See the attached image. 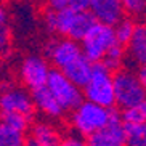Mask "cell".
I'll list each match as a JSON object with an SVG mask.
<instances>
[{
    "instance_id": "1",
    "label": "cell",
    "mask_w": 146,
    "mask_h": 146,
    "mask_svg": "<svg viewBox=\"0 0 146 146\" xmlns=\"http://www.w3.org/2000/svg\"><path fill=\"white\" fill-rule=\"evenodd\" d=\"M43 55L53 64L56 71L63 72L68 79L82 87L87 84L90 77L92 64L80 48V43L76 40L60 37V39H50L43 47Z\"/></svg>"
},
{
    "instance_id": "2",
    "label": "cell",
    "mask_w": 146,
    "mask_h": 146,
    "mask_svg": "<svg viewBox=\"0 0 146 146\" xmlns=\"http://www.w3.org/2000/svg\"><path fill=\"white\" fill-rule=\"evenodd\" d=\"M42 23L50 34H58L60 37L80 42L87 31L96 21L90 11H77L68 7L60 11L47 8V11L43 13Z\"/></svg>"
},
{
    "instance_id": "3",
    "label": "cell",
    "mask_w": 146,
    "mask_h": 146,
    "mask_svg": "<svg viewBox=\"0 0 146 146\" xmlns=\"http://www.w3.org/2000/svg\"><path fill=\"white\" fill-rule=\"evenodd\" d=\"M112 71L106 68V66L100 61V63H93L90 71V77L87 80V84L82 88L84 98L96 103L100 106L104 108H114L116 101H114V84H112Z\"/></svg>"
},
{
    "instance_id": "4",
    "label": "cell",
    "mask_w": 146,
    "mask_h": 146,
    "mask_svg": "<svg viewBox=\"0 0 146 146\" xmlns=\"http://www.w3.org/2000/svg\"><path fill=\"white\" fill-rule=\"evenodd\" d=\"M112 108H104L88 100H82L72 109L71 124L80 137H88L108 124Z\"/></svg>"
},
{
    "instance_id": "5",
    "label": "cell",
    "mask_w": 146,
    "mask_h": 146,
    "mask_svg": "<svg viewBox=\"0 0 146 146\" xmlns=\"http://www.w3.org/2000/svg\"><path fill=\"white\" fill-rule=\"evenodd\" d=\"M114 84V101L120 109L141 103L146 100V93L137 77V72L130 69H119L112 74Z\"/></svg>"
},
{
    "instance_id": "6",
    "label": "cell",
    "mask_w": 146,
    "mask_h": 146,
    "mask_svg": "<svg viewBox=\"0 0 146 146\" xmlns=\"http://www.w3.org/2000/svg\"><path fill=\"white\" fill-rule=\"evenodd\" d=\"M116 35L112 26L95 23L90 29L87 31L84 39L80 40V48L84 55L88 58L90 63H100L103 60L106 52L116 43Z\"/></svg>"
},
{
    "instance_id": "7",
    "label": "cell",
    "mask_w": 146,
    "mask_h": 146,
    "mask_svg": "<svg viewBox=\"0 0 146 146\" xmlns=\"http://www.w3.org/2000/svg\"><path fill=\"white\" fill-rule=\"evenodd\" d=\"M50 93L55 96V100L60 103L63 111H72L84 100V93L79 85H76L71 79H68L63 72L52 69L48 74L47 84H45Z\"/></svg>"
},
{
    "instance_id": "8",
    "label": "cell",
    "mask_w": 146,
    "mask_h": 146,
    "mask_svg": "<svg viewBox=\"0 0 146 146\" xmlns=\"http://www.w3.org/2000/svg\"><path fill=\"white\" fill-rule=\"evenodd\" d=\"M35 112L31 93L21 87L3 85L0 87V116L19 114L32 119Z\"/></svg>"
},
{
    "instance_id": "9",
    "label": "cell",
    "mask_w": 146,
    "mask_h": 146,
    "mask_svg": "<svg viewBox=\"0 0 146 146\" xmlns=\"http://www.w3.org/2000/svg\"><path fill=\"white\" fill-rule=\"evenodd\" d=\"M85 138L87 146H125L124 122L120 114L112 108L108 124Z\"/></svg>"
},
{
    "instance_id": "10",
    "label": "cell",
    "mask_w": 146,
    "mask_h": 146,
    "mask_svg": "<svg viewBox=\"0 0 146 146\" xmlns=\"http://www.w3.org/2000/svg\"><path fill=\"white\" fill-rule=\"evenodd\" d=\"M52 68L48 61L40 55H29L21 61L19 66V79L23 85L27 87L31 92L35 88H40L47 84L48 74Z\"/></svg>"
},
{
    "instance_id": "11",
    "label": "cell",
    "mask_w": 146,
    "mask_h": 146,
    "mask_svg": "<svg viewBox=\"0 0 146 146\" xmlns=\"http://www.w3.org/2000/svg\"><path fill=\"white\" fill-rule=\"evenodd\" d=\"M88 11L96 23L114 26L119 19L125 16L120 0H92Z\"/></svg>"
},
{
    "instance_id": "12",
    "label": "cell",
    "mask_w": 146,
    "mask_h": 146,
    "mask_svg": "<svg viewBox=\"0 0 146 146\" xmlns=\"http://www.w3.org/2000/svg\"><path fill=\"white\" fill-rule=\"evenodd\" d=\"M127 58L137 68L146 66V27H145V24H137L132 39L125 45V60Z\"/></svg>"
},
{
    "instance_id": "13",
    "label": "cell",
    "mask_w": 146,
    "mask_h": 146,
    "mask_svg": "<svg viewBox=\"0 0 146 146\" xmlns=\"http://www.w3.org/2000/svg\"><path fill=\"white\" fill-rule=\"evenodd\" d=\"M31 98H32L35 109L48 117H61L64 112L63 108L60 106V103L55 100V96L50 93V90L45 85L31 92Z\"/></svg>"
},
{
    "instance_id": "14",
    "label": "cell",
    "mask_w": 146,
    "mask_h": 146,
    "mask_svg": "<svg viewBox=\"0 0 146 146\" xmlns=\"http://www.w3.org/2000/svg\"><path fill=\"white\" fill-rule=\"evenodd\" d=\"M0 146H26V135L0 120Z\"/></svg>"
},
{
    "instance_id": "15",
    "label": "cell",
    "mask_w": 146,
    "mask_h": 146,
    "mask_svg": "<svg viewBox=\"0 0 146 146\" xmlns=\"http://www.w3.org/2000/svg\"><path fill=\"white\" fill-rule=\"evenodd\" d=\"M125 146H146V120L140 124H124Z\"/></svg>"
},
{
    "instance_id": "16",
    "label": "cell",
    "mask_w": 146,
    "mask_h": 146,
    "mask_svg": "<svg viewBox=\"0 0 146 146\" xmlns=\"http://www.w3.org/2000/svg\"><path fill=\"white\" fill-rule=\"evenodd\" d=\"M101 63H103L109 71H112V72L122 69V66H124V63H125V47L120 45L119 42H116L106 52V55L103 56Z\"/></svg>"
},
{
    "instance_id": "17",
    "label": "cell",
    "mask_w": 146,
    "mask_h": 146,
    "mask_svg": "<svg viewBox=\"0 0 146 146\" xmlns=\"http://www.w3.org/2000/svg\"><path fill=\"white\" fill-rule=\"evenodd\" d=\"M135 27H137V23L133 21V18H122L112 26L114 29V35H116V40L120 45H127L129 40L132 39L133 32H135Z\"/></svg>"
},
{
    "instance_id": "18",
    "label": "cell",
    "mask_w": 146,
    "mask_h": 146,
    "mask_svg": "<svg viewBox=\"0 0 146 146\" xmlns=\"http://www.w3.org/2000/svg\"><path fill=\"white\" fill-rule=\"evenodd\" d=\"M122 122L124 124H140L146 120V100L141 103L130 106L127 109H122Z\"/></svg>"
},
{
    "instance_id": "19",
    "label": "cell",
    "mask_w": 146,
    "mask_h": 146,
    "mask_svg": "<svg viewBox=\"0 0 146 146\" xmlns=\"http://www.w3.org/2000/svg\"><path fill=\"white\" fill-rule=\"evenodd\" d=\"M120 5L129 16L140 18L146 13V0H120Z\"/></svg>"
},
{
    "instance_id": "20",
    "label": "cell",
    "mask_w": 146,
    "mask_h": 146,
    "mask_svg": "<svg viewBox=\"0 0 146 146\" xmlns=\"http://www.w3.org/2000/svg\"><path fill=\"white\" fill-rule=\"evenodd\" d=\"M0 120L8 124L10 127L13 129H18L21 132H26L31 125V120L29 117H24V116H19V114H7V116H0Z\"/></svg>"
},
{
    "instance_id": "21",
    "label": "cell",
    "mask_w": 146,
    "mask_h": 146,
    "mask_svg": "<svg viewBox=\"0 0 146 146\" xmlns=\"http://www.w3.org/2000/svg\"><path fill=\"white\" fill-rule=\"evenodd\" d=\"M10 48H11V29L7 24L0 27V56L7 55Z\"/></svg>"
},
{
    "instance_id": "22",
    "label": "cell",
    "mask_w": 146,
    "mask_h": 146,
    "mask_svg": "<svg viewBox=\"0 0 146 146\" xmlns=\"http://www.w3.org/2000/svg\"><path fill=\"white\" fill-rule=\"evenodd\" d=\"M47 2V8L48 10H55V11H60V10H64L69 7L71 0H45Z\"/></svg>"
},
{
    "instance_id": "23",
    "label": "cell",
    "mask_w": 146,
    "mask_h": 146,
    "mask_svg": "<svg viewBox=\"0 0 146 146\" xmlns=\"http://www.w3.org/2000/svg\"><path fill=\"white\" fill-rule=\"evenodd\" d=\"M60 146H87L85 140L82 137H66L64 140H61Z\"/></svg>"
},
{
    "instance_id": "24",
    "label": "cell",
    "mask_w": 146,
    "mask_h": 146,
    "mask_svg": "<svg viewBox=\"0 0 146 146\" xmlns=\"http://www.w3.org/2000/svg\"><path fill=\"white\" fill-rule=\"evenodd\" d=\"M90 3H92V0H71L69 8L77 10V11H88Z\"/></svg>"
},
{
    "instance_id": "25",
    "label": "cell",
    "mask_w": 146,
    "mask_h": 146,
    "mask_svg": "<svg viewBox=\"0 0 146 146\" xmlns=\"http://www.w3.org/2000/svg\"><path fill=\"white\" fill-rule=\"evenodd\" d=\"M10 23V11L5 5L0 3V27L2 26H7Z\"/></svg>"
},
{
    "instance_id": "26",
    "label": "cell",
    "mask_w": 146,
    "mask_h": 146,
    "mask_svg": "<svg viewBox=\"0 0 146 146\" xmlns=\"http://www.w3.org/2000/svg\"><path fill=\"white\" fill-rule=\"evenodd\" d=\"M137 77H138V80H140V84H141V87H143V90H145V93H146V66L138 68Z\"/></svg>"
},
{
    "instance_id": "27",
    "label": "cell",
    "mask_w": 146,
    "mask_h": 146,
    "mask_svg": "<svg viewBox=\"0 0 146 146\" xmlns=\"http://www.w3.org/2000/svg\"><path fill=\"white\" fill-rule=\"evenodd\" d=\"M26 146H50V145H45V143H40L37 141V140H34V138H26Z\"/></svg>"
},
{
    "instance_id": "28",
    "label": "cell",
    "mask_w": 146,
    "mask_h": 146,
    "mask_svg": "<svg viewBox=\"0 0 146 146\" xmlns=\"http://www.w3.org/2000/svg\"><path fill=\"white\" fill-rule=\"evenodd\" d=\"M16 2H32V0H16Z\"/></svg>"
},
{
    "instance_id": "29",
    "label": "cell",
    "mask_w": 146,
    "mask_h": 146,
    "mask_svg": "<svg viewBox=\"0 0 146 146\" xmlns=\"http://www.w3.org/2000/svg\"><path fill=\"white\" fill-rule=\"evenodd\" d=\"M145 27H146V13H145Z\"/></svg>"
}]
</instances>
